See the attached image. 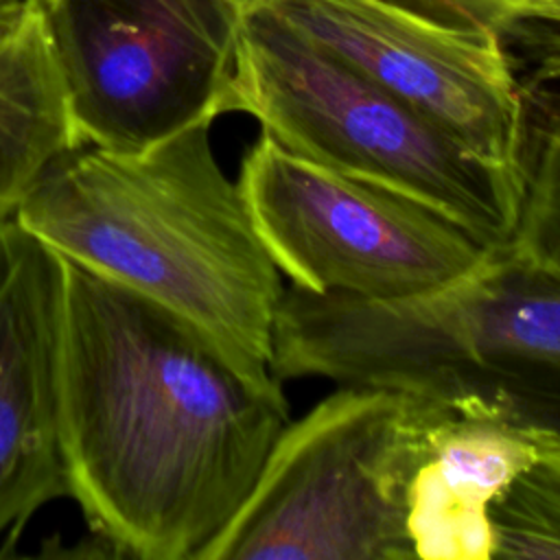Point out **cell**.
<instances>
[{
	"instance_id": "obj_12",
	"label": "cell",
	"mask_w": 560,
	"mask_h": 560,
	"mask_svg": "<svg viewBox=\"0 0 560 560\" xmlns=\"http://www.w3.org/2000/svg\"><path fill=\"white\" fill-rule=\"evenodd\" d=\"M508 247L560 278V92H527L523 195Z\"/></svg>"
},
{
	"instance_id": "obj_4",
	"label": "cell",
	"mask_w": 560,
	"mask_h": 560,
	"mask_svg": "<svg viewBox=\"0 0 560 560\" xmlns=\"http://www.w3.org/2000/svg\"><path fill=\"white\" fill-rule=\"evenodd\" d=\"M228 112L256 118L262 133L302 160L442 212L486 247L512 241L518 179L254 0H243Z\"/></svg>"
},
{
	"instance_id": "obj_16",
	"label": "cell",
	"mask_w": 560,
	"mask_h": 560,
	"mask_svg": "<svg viewBox=\"0 0 560 560\" xmlns=\"http://www.w3.org/2000/svg\"><path fill=\"white\" fill-rule=\"evenodd\" d=\"M22 9V0H0V26L9 24Z\"/></svg>"
},
{
	"instance_id": "obj_14",
	"label": "cell",
	"mask_w": 560,
	"mask_h": 560,
	"mask_svg": "<svg viewBox=\"0 0 560 560\" xmlns=\"http://www.w3.org/2000/svg\"><path fill=\"white\" fill-rule=\"evenodd\" d=\"M433 22L457 28H488L505 35L529 20L532 0H385Z\"/></svg>"
},
{
	"instance_id": "obj_2",
	"label": "cell",
	"mask_w": 560,
	"mask_h": 560,
	"mask_svg": "<svg viewBox=\"0 0 560 560\" xmlns=\"http://www.w3.org/2000/svg\"><path fill=\"white\" fill-rule=\"evenodd\" d=\"M15 217L66 260L179 315L254 387H282L271 372L282 273L214 158L208 122L140 151L79 144Z\"/></svg>"
},
{
	"instance_id": "obj_15",
	"label": "cell",
	"mask_w": 560,
	"mask_h": 560,
	"mask_svg": "<svg viewBox=\"0 0 560 560\" xmlns=\"http://www.w3.org/2000/svg\"><path fill=\"white\" fill-rule=\"evenodd\" d=\"M529 20L560 22V0H532Z\"/></svg>"
},
{
	"instance_id": "obj_8",
	"label": "cell",
	"mask_w": 560,
	"mask_h": 560,
	"mask_svg": "<svg viewBox=\"0 0 560 560\" xmlns=\"http://www.w3.org/2000/svg\"><path fill=\"white\" fill-rule=\"evenodd\" d=\"M523 184L527 90L503 35L385 0H254Z\"/></svg>"
},
{
	"instance_id": "obj_11",
	"label": "cell",
	"mask_w": 560,
	"mask_h": 560,
	"mask_svg": "<svg viewBox=\"0 0 560 560\" xmlns=\"http://www.w3.org/2000/svg\"><path fill=\"white\" fill-rule=\"evenodd\" d=\"M79 147L42 0L0 26V214L66 151Z\"/></svg>"
},
{
	"instance_id": "obj_9",
	"label": "cell",
	"mask_w": 560,
	"mask_h": 560,
	"mask_svg": "<svg viewBox=\"0 0 560 560\" xmlns=\"http://www.w3.org/2000/svg\"><path fill=\"white\" fill-rule=\"evenodd\" d=\"M66 258L0 214V538L70 497L61 444Z\"/></svg>"
},
{
	"instance_id": "obj_10",
	"label": "cell",
	"mask_w": 560,
	"mask_h": 560,
	"mask_svg": "<svg viewBox=\"0 0 560 560\" xmlns=\"http://www.w3.org/2000/svg\"><path fill=\"white\" fill-rule=\"evenodd\" d=\"M545 446L514 427L453 416L420 462L407 501V534L422 560H492L488 510Z\"/></svg>"
},
{
	"instance_id": "obj_6",
	"label": "cell",
	"mask_w": 560,
	"mask_h": 560,
	"mask_svg": "<svg viewBox=\"0 0 560 560\" xmlns=\"http://www.w3.org/2000/svg\"><path fill=\"white\" fill-rule=\"evenodd\" d=\"M236 184L278 271L317 295L405 300L468 276L494 252L442 212L302 160L262 131Z\"/></svg>"
},
{
	"instance_id": "obj_7",
	"label": "cell",
	"mask_w": 560,
	"mask_h": 560,
	"mask_svg": "<svg viewBox=\"0 0 560 560\" xmlns=\"http://www.w3.org/2000/svg\"><path fill=\"white\" fill-rule=\"evenodd\" d=\"M79 144L140 151L212 125L243 0H42Z\"/></svg>"
},
{
	"instance_id": "obj_5",
	"label": "cell",
	"mask_w": 560,
	"mask_h": 560,
	"mask_svg": "<svg viewBox=\"0 0 560 560\" xmlns=\"http://www.w3.org/2000/svg\"><path fill=\"white\" fill-rule=\"evenodd\" d=\"M446 405L339 385L276 438L247 501L206 560H409L407 501Z\"/></svg>"
},
{
	"instance_id": "obj_1",
	"label": "cell",
	"mask_w": 560,
	"mask_h": 560,
	"mask_svg": "<svg viewBox=\"0 0 560 560\" xmlns=\"http://www.w3.org/2000/svg\"><path fill=\"white\" fill-rule=\"evenodd\" d=\"M61 444L70 497L116 553L206 560L289 422L188 322L66 260Z\"/></svg>"
},
{
	"instance_id": "obj_13",
	"label": "cell",
	"mask_w": 560,
	"mask_h": 560,
	"mask_svg": "<svg viewBox=\"0 0 560 560\" xmlns=\"http://www.w3.org/2000/svg\"><path fill=\"white\" fill-rule=\"evenodd\" d=\"M492 558L560 560V446H545L492 501Z\"/></svg>"
},
{
	"instance_id": "obj_3",
	"label": "cell",
	"mask_w": 560,
	"mask_h": 560,
	"mask_svg": "<svg viewBox=\"0 0 560 560\" xmlns=\"http://www.w3.org/2000/svg\"><path fill=\"white\" fill-rule=\"evenodd\" d=\"M271 372L413 392L560 446V278L505 245L405 300L291 284L276 311Z\"/></svg>"
}]
</instances>
